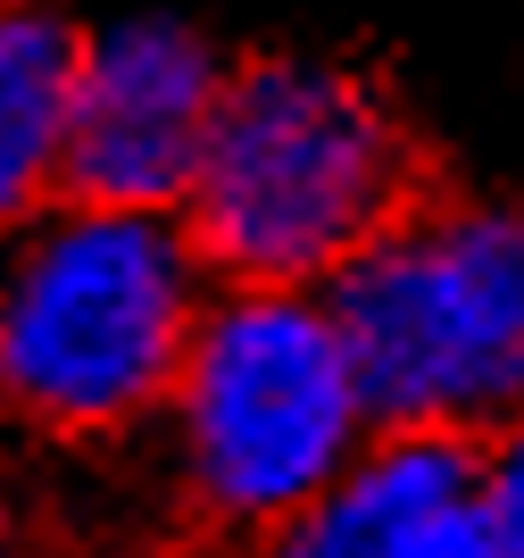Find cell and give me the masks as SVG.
<instances>
[{
  "instance_id": "1",
  "label": "cell",
  "mask_w": 524,
  "mask_h": 558,
  "mask_svg": "<svg viewBox=\"0 0 524 558\" xmlns=\"http://www.w3.org/2000/svg\"><path fill=\"white\" fill-rule=\"evenodd\" d=\"M208 301V258L183 217L42 209L0 242V417L42 442L142 434L167 417Z\"/></svg>"
},
{
  "instance_id": "5",
  "label": "cell",
  "mask_w": 524,
  "mask_h": 558,
  "mask_svg": "<svg viewBox=\"0 0 524 558\" xmlns=\"http://www.w3.org/2000/svg\"><path fill=\"white\" fill-rule=\"evenodd\" d=\"M226 84L233 68L217 59V43L159 9L84 34L68 117V201L183 217L217 109H226Z\"/></svg>"
},
{
  "instance_id": "7",
  "label": "cell",
  "mask_w": 524,
  "mask_h": 558,
  "mask_svg": "<svg viewBox=\"0 0 524 558\" xmlns=\"http://www.w3.org/2000/svg\"><path fill=\"white\" fill-rule=\"evenodd\" d=\"M84 34L42 0H0V242L68 201V117Z\"/></svg>"
},
{
  "instance_id": "4",
  "label": "cell",
  "mask_w": 524,
  "mask_h": 558,
  "mask_svg": "<svg viewBox=\"0 0 524 558\" xmlns=\"http://www.w3.org/2000/svg\"><path fill=\"white\" fill-rule=\"evenodd\" d=\"M325 301L383 434L491 442L524 417V201L409 209Z\"/></svg>"
},
{
  "instance_id": "3",
  "label": "cell",
  "mask_w": 524,
  "mask_h": 558,
  "mask_svg": "<svg viewBox=\"0 0 524 558\" xmlns=\"http://www.w3.org/2000/svg\"><path fill=\"white\" fill-rule=\"evenodd\" d=\"M383 425L325 292L226 283L167 392V466L208 525L267 542L342 484Z\"/></svg>"
},
{
  "instance_id": "11",
  "label": "cell",
  "mask_w": 524,
  "mask_h": 558,
  "mask_svg": "<svg viewBox=\"0 0 524 558\" xmlns=\"http://www.w3.org/2000/svg\"><path fill=\"white\" fill-rule=\"evenodd\" d=\"M142 558H167V550H142Z\"/></svg>"
},
{
  "instance_id": "9",
  "label": "cell",
  "mask_w": 524,
  "mask_h": 558,
  "mask_svg": "<svg viewBox=\"0 0 524 558\" xmlns=\"http://www.w3.org/2000/svg\"><path fill=\"white\" fill-rule=\"evenodd\" d=\"M409 558H508V542H500V525L483 517V492H475V500L441 509L434 525L409 542Z\"/></svg>"
},
{
  "instance_id": "8",
  "label": "cell",
  "mask_w": 524,
  "mask_h": 558,
  "mask_svg": "<svg viewBox=\"0 0 524 558\" xmlns=\"http://www.w3.org/2000/svg\"><path fill=\"white\" fill-rule=\"evenodd\" d=\"M475 466H483V517L500 525L508 558H524V417L500 425V434L475 450Z\"/></svg>"
},
{
  "instance_id": "6",
  "label": "cell",
  "mask_w": 524,
  "mask_h": 558,
  "mask_svg": "<svg viewBox=\"0 0 524 558\" xmlns=\"http://www.w3.org/2000/svg\"><path fill=\"white\" fill-rule=\"evenodd\" d=\"M483 466L475 442H441V434H375L366 459L342 484L308 500L292 525H275L258 558H409V542L441 509L475 500Z\"/></svg>"
},
{
  "instance_id": "10",
  "label": "cell",
  "mask_w": 524,
  "mask_h": 558,
  "mask_svg": "<svg viewBox=\"0 0 524 558\" xmlns=\"http://www.w3.org/2000/svg\"><path fill=\"white\" fill-rule=\"evenodd\" d=\"M0 558H25V550H17V534H9V509H0Z\"/></svg>"
},
{
  "instance_id": "2",
  "label": "cell",
  "mask_w": 524,
  "mask_h": 558,
  "mask_svg": "<svg viewBox=\"0 0 524 558\" xmlns=\"http://www.w3.org/2000/svg\"><path fill=\"white\" fill-rule=\"evenodd\" d=\"M409 217V134L342 59L267 50L233 68L183 233L233 283L333 292Z\"/></svg>"
}]
</instances>
